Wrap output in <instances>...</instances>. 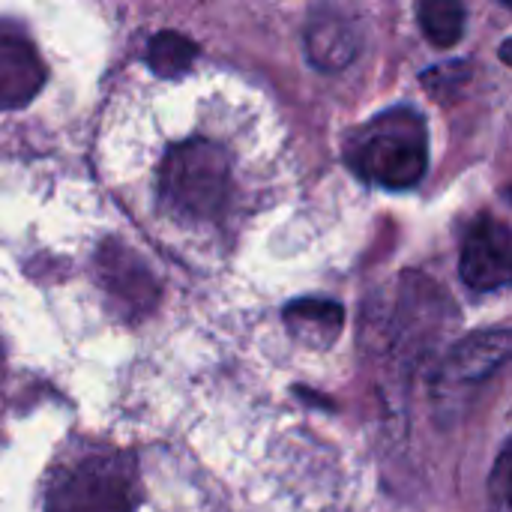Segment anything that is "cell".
I'll list each match as a JSON object with an SVG mask.
<instances>
[{
  "instance_id": "cell-1",
  "label": "cell",
  "mask_w": 512,
  "mask_h": 512,
  "mask_svg": "<svg viewBox=\"0 0 512 512\" xmlns=\"http://www.w3.org/2000/svg\"><path fill=\"white\" fill-rule=\"evenodd\" d=\"M240 198L234 156L222 141L186 138L156 168V204L180 225H219Z\"/></svg>"
},
{
  "instance_id": "cell-2",
  "label": "cell",
  "mask_w": 512,
  "mask_h": 512,
  "mask_svg": "<svg viewBox=\"0 0 512 512\" xmlns=\"http://www.w3.org/2000/svg\"><path fill=\"white\" fill-rule=\"evenodd\" d=\"M138 474L129 453L105 444L69 450L48 477L45 512H132Z\"/></svg>"
},
{
  "instance_id": "cell-3",
  "label": "cell",
  "mask_w": 512,
  "mask_h": 512,
  "mask_svg": "<svg viewBox=\"0 0 512 512\" xmlns=\"http://www.w3.org/2000/svg\"><path fill=\"white\" fill-rule=\"evenodd\" d=\"M351 168L375 186L411 189L429 165V132L414 108H390L363 123L348 141Z\"/></svg>"
},
{
  "instance_id": "cell-4",
  "label": "cell",
  "mask_w": 512,
  "mask_h": 512,
  "mask_svg": "<svg viewBox=\"0 0 512 512\" xmlns=\"http://www.w3.org/2000/svg\"><path fill=\"white\" fill-rule=\"evenodd\" d=\"M459 273L468 288L474 291H498L510 282V228L495 216H480L465 243Z\"/></svg>"
},
{
  "instance_id": "cell-5",
  "label": "cell",
  "mask_w": 512,
  "mask_h": 512,
  "mask_svg": "<svg viewBox=\"0 0 512 512\" xmlns=\"http://www.w3.org/2000/svg\"><path fill=\"white\" fill-rule=\"evenodd\" d=\"M510 357V333L507 330H483L459 342L441 366L438 384L441 393H465L489 381Z\"/></svg>"
},
{
  "instance_id": "cell-6",
  "label": "cell",
  "mask_w": 512,
  "mask_h": 512,
  "mask_svg": "<svg viewBox=\"0 0 512 512\" xmlns=\"http://www.w3.org/2000/svg\"><path fill=\"white\" fill-rule=\"evenodd\" d=\"M45 81L36 48L9 24H0V111L27 105Z\"/></svg>"
},
{
  "instance_id": "cell-7",
  "label": "cell",
  "mask_w": 512,
  "mask_h": 512,
  "mask_svg": "<svg viewBox=\"0 0 512 512\" xmlns=\"http://www.w3.org/2000/svg\"><path fill=\"white\" fill-rule=\"evenodd\" d=\"M357 48H360V36L354 24L345 21V15L321 12L306 27V54L324 72H336L348 66L357 57Z\"/></svg>"
},
{
  "instance_id": "cell-8",
  "label": "cell",
  "mask_w": 512,
  "mask_h": 512,
  "mask_svg": "<svg viewBox=\"0 0 512 512\" xmlns=\"http://www.w3.org/2000/svg\"><path fill=\"white\" fill-rule=\"evenodd\" d=\"M342 321H345V312L339 303L333 300H318V297H306V300H297L285 309V324L288 330L303 339V342H312V345H330L339 330H342Z\"/></svg>"
},
{
  "instance_id": "cell-9",
  "label": "cell",
  "mask_w": 512,
  "mask_h": 512,
  "mask_svg": "<svg viewBox=\"0 0 512 512\" xmlns=\"http://www.w3.org/2000/svg\"><path fill=\"white\" fill-rule=\"evenodd\" d=\"M420 27L435 48H453L465 33V6L462 0H420L417 6Z\"/></svg>"
},
{
  "instance_id": "cell-10",
  "label": "cell",
  "mask_w": 512,
  "mask_h": 512,
  "mask_svg": "<svg viewBox=\"0 0 512 512\" xmlns=\"http://www.w3.org/2000/svg\"><path fill=\"white\" fill-rule=\"evenodd\" d=\"M198 57V45L192 39H186L183 33L174 30H162L150 39V51H147V63L153 66V72L159 75H177L186 72L192 66V60Z\"/></svg>"
},
{
  "instance_id": "cell-11",
  "label": "cell",
  "mask_w": 512,
  "mask_h": 512,
  "mask_svg": "<svg viewBox=\"0 0 512 512\" xmlns=\"http://www.w3.org/2000/svg\"><path fill=\"white\" fill-rule=\"evenodd\" d=\"M512 465H510V444L501 450L492 480H489V501L495 512H510V492H512Z\"/></svg>"
},
{
  "instance_id": "cell-12",
  "label": "cell",
  "mask_w": 512,
  "mask_h": 512,
  "mask_svg": "<svg viewBox=\"0 0 512 512\" xmlns=\"http://www.w3.org/2000/svg\"><path fill=\"white\" fill-rule=\"evenodd\" d=\"M501 3H504V6H510V3H512V0H501Z\"/></svg>"
}]
</instances>
